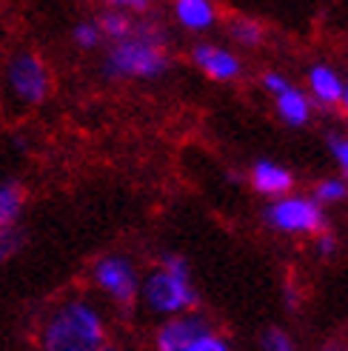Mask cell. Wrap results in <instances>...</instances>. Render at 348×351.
I'll list each match as a JSON object with an SVG mask.
<instances>
[{
    "label": "cell",
    "instance_id": "cell-1",
    "mask_svg": "<svg viewBox=\"0 0 348 351\" xmlns=\"http://www.w3.org/2000/svg\"><path fill=\"white\" fill-rule=\"evenodd\" d=\"M100 72L106 80L117 83H151L166 77L171 72V51L166 32L154 21H146L143 14L129 38L109 43Z\"/></svg>",
    "mask_w": 348,
    "mask_h": 351
},
{
    "label": "cell",
    "instance_id": "cell-2",
    "mask_svg": "<svg viewBox=\"0 0 348 351\" xmlns=\"http://www.w3.org/2000/svg\"><path fill=\"white\" fill-rule=\"evenodd\" d=\"M38 346L43 351H103L109 346L106 314L89 297H66L43 317Z\"/></svg>",
    "mask_w": 348,
    "mask_h": 351
},
{
    "label": "cell",
    "instance_id": "cell-3",
    "mask_svg": "<svg viewBox=\"0 0 348 351\" xmlns=\"http://www.w3.org/2000/svg\"><path fill=\"white\" fill-rule=\"evenodd\" d=\"M137 303H143V308L160 320L197 308L200 291L191 277V263L177 252L163 254L158 266H151L140 277V300Z\"/></svg>",
    "mask_w": 348,
    "mask_h": 351
},
{
    "label": "cell",
    "instance_id": "cell-4",
    "mask_svg": "<svg viewBox=\"0 0 348 351\" xmlns=\"http://www.w3.org/2000/svg\"><path fill=\"white\" fill-rule=\"evenodd\" d=\"M263 223L283 237H314L328 226L325 206H320L311 195H297V191L271 197L263 206Z\"/></svg>",
    "mask_w": 348,
    "mask_h": 351
},
{
    "label": "cell",
    "instance_id": "cell-5",
    "mask_svg": "<svg viewBox=\"0 0 348 351\" xmlns=\"http://www.w3.org/2000/svg\"><path fill=\"white\" fill-rule=\"evenodd\" d=\"M6 97L21 109H34L51 95V69L38 51H14L3 66Z\"/></svg>",
    "mask_w": 348,
    "mask_h": 351
},
{
    "label": "cell",
    "instance_id": "cell-6",
    "mask_svg": "<svg viewBox=\"0 0 348 351\" xmlns=\"http://www.w3.org/2000/svg\"><path fill=\"white\" fill-rule=\"evenodd\" d=\"M140 269L123 252L100 254L89 269V283L117 308H132L140 300Z\"/></svg>",
    "mask_w": 348,
    "mask_h": 351
},
{
    "label": "cell",
    "instance_id": "cell-7",
    "mask_svg": "<svg viewBox=\"0 0 348 351\" xmlns=\"http://www.w3.org/2000/svg\"><path fill=\"white\" fill-rule=\"evenodd\" d=\"M188 60L203 77L212 83H234L243 77V58L234 49L214 43V40H197L188 49Z\"/></svg>",
    "mask_w": 348,
    "mask_h": 351
},
{
    "label": "cell",
    "instance_id": "cell-8",
    "mask_svg": "<svg viewBox=\"0 0 348 351\" xmlns=\"http://www.w3.org/2000/svg\"><path fill=\"white\" fill-rule=\"evenodd\" d=\"M208 328H214V323L200 314L197 308L183 311V314H171V317H163L160 326L154 328V348L158 351H188L191 343H195L200 335H206Z\"/></svg>",
    "mask_w": 348,
    "mask_h": 351
},
{
    "label": "cell",
    "instance_id": "cell-9",
    "mask_svg": "<svg viewBox=\"0 0 348 351\" xmlns=\"http://www.w3.org/2000/svg\"><path fill=\"white\" fill-rule=\"evenodd\" d=\"M246 186L254 189V195L260 197H280V195H288L297 186V178L294 171L286 166V163H277V160H269V157H260L254 160L246 171Z\"/></svg>",
    "mask_w": 348,
    "mask_h": 351
},
{
    "label": "cell",
    "instance_id": "cell-10",
    "mask_svg": "<svg viewBox=\"0 0 348 351\" xmlns=\"http://www.w3.org/2000/svg\"><path fill=\"white\" fill-rule=\"evenodd\" d=\"M269 97L274 103L277 120H280L283 126H288V129H303V126H308V123L314 120V112H317L314 100H311L308 92L300 89L294 80L283 83L280 89H277L274 95H269Z\"/></svg>",
    "mask_w": 348,
    "mask_h": 351
},
{
    "label": "cell",
    "instance_id": "cell-11",
    "mask_svg": "<svg viewBox=\"0 0 348 351\" xmlns=\"http://www.w3.org/2000/svg\"><path fill=\"white\" fill-rule=\"evenodd\" d=\"M343 89H345V80H343V75L337 72L332 63L308 66V72H306V92H308L311 100H314L317 109H325V112L340 109Z\"/></svg>",
    "mask_w": 348,
    "mask_h": 351
},
{
    "label": "cell",
    "instance_id": "cell-12",
    "mask_svg": "<svg viewBox=\"0 0 348 351\" xmlns=\"http://www.w3.org/2000/svg\"><path fill=\"white\" fill-rule=\"evenodd\" d=\"M171 17L183 32L208 34L220 23L217 0H171Z\"/></svg>",
    "mask_w": 348,
    "mask_h": 351
},
{
    "label": "cell",
    "instance_id": "cell-13",
    "mask_svg": "<svg viewBox=\"0 0 348 351\" xmlns=\"http://www.w3.org/2000/svg\"><path fill=\"white\" fill-rule=\"evenodd\" d=\"M26 197V186L17 178H0V229H12L21 223Z\"/></svg>",
    "mask_w": 348,
    "mask_h": 351
},
{
    "label": "cell",
    "instance_id": "cell-14",
    "mask_svg": "<svg viewBox=\"0 0 348 351\" xmlns=\"http://www.w3.org/2000/svg\"><path fill=\"white\" fill-rule=\"evenodd\" d=\"M229 38L240 46V49H260L266 43V26L249 14H237L229 21Z\"/></svg>",
    "mask_w": 348,
    "mask_h": 351
},
{
    "label": "cell",
    "instance_id": "cell-15",
    "mask_svg": "<svg viewBox=\"0 0 348 351\" xmlns=\"http://www.w3.org/2000/svg\"><path fill=\"white\" fill-rule=\"evenodd\" d=\"M137 21L140 17L137 14H129V12H120V9H103L100 17H97V23L103 29V38H106V43H114V40H123L129 38V34L134 32Z\"/></svg>",
    "mask_w": 348,
    "mask_h": 351
},
{
    "label": "cell",
    "instance_id": "cell-16",
    "mask_svg": "<svg viewBox=\"0 0 348 351\" xmlns=\"http://www.w3.org/2000/svg\"><path fill=\"white\" fill-rule=\"evenodd\" d=\"M311 197H314L320 206H340L348 200V180L343 174H334V178H323L314 183V191H311Z\"/></svg>",
    "mask_w": 348,
    "mask_h": 351
},
{
    "label": "cell",
    "instance_id": "cell-17",
    "mask_svg": "<svg viewBox=\"0 0 348 351\" xmlns=\"http://www.w3.org/2000/svg\"><path fill=\"white\" fill-rule=\"evenodd\" d=\"M72 40H75V46L83 49V51L103 49V43H106V38H103V29H100L97 21H80V23H75Z\"/></svg>",
    "mask_w": 348,
    "mask_h": 351
},
{
    "label": "cell",
    "instance_id": "cell-18",
    "mask_svg": "<svg viewBox=\"0 0 348 351\" xmlns=\"http://www.w3.org/2000/svg\"><path fill=\"white\" fill-rule=\"evenodd\" d=\"M260 348L263 351H294V337L280 326H269L260 335Z\"/></svg>",
    "mask_w": 348,
    "mask_h": 351
},
{
    "label": "cell",
    "instance_id": "cell-19",
    "mask_svg": "<svg viewBox=\"0 0 348 351\" xmlns=\"http://www.w3.org/2000/svg\"><path fill=\"white\" fill-rule=\"evenodd\" d=\"M328 154L337 163L340 174L348 180V132H332L328 134Z\"/></svg>",
    "mask_w": 348,
    "mask_h": 351
},
{
    "label": "cell",
    "instance_id": "cell-20",
    "mask_svg": "<svg viewBox=\"0 0 348 351\" xmlns=\"http://www.w3.org/2000/svg\"><path fill=\"white\" fill-rule=\"evenodd\" d=\"M23 243H26V237H23V232L17 229V226H12V229H0V266L9 263L17 252H21Z\"/></svg>",
    "mask_w": 348,
    "mask_h": 351
},
{
    "label": "cell",
    "instance_id": "cell-21",
    "mask_svg": "<svg viewBox=\"0 0 348 351\" xmlns=\"http://www.w3.org/2000/svg\"><path fill=\"white\" fill-rule=\"evenodd\" d=\"M311 243H314V252H317L320 257H325V260H332V257L340 252V237H337L334 232H328V226H325V229H320L314 237H311Z\"/></svg>",
    "mask_w": 348,
    "mask_h": 351
},
{
    "label": "cell",
    "instance_id": "cell-22",
    "mask_svg": "<svg viewBox=\"0 0 348 351\" xmlns=\"http://www.w3.org/2000/svg\"><path fill=\"white\" fill-rule=\"evenodd\" d=\"M109 9H120V12H129V14H137V17H143L149 14L151 9V0H103Z\"/></svg>",
    "mask_w": 348,
    "mask_h": 351
},
{
    "label": "cell",
    "instance_id": "cell-23",
    "mask_svg": "<svg viewBox=\"0 0 348 351\" xmlns=\"http://www.w3.org/2000/svg\"><path fill=\"white\" fill-rule=\"evenodd\" d=\"M340 112L348 117V80H345V89H343V97H340Z\"/></svg>",
    "mask_w": 348,
    "mask_h": 351
},
{
    "label": "cell",
    "instance_id": "cell-24",
    "mask_svg": "<svg viewBox=\"0 0 348 351\" xmlns=\"http://www.w3.org/2000/svg\"><path fill=\"white\" fill-rule=\"evenodd\" d=\"M286 303H288V308H291V311L297 308V294H294L291 289H286Z\"/></svg>",
    "mask_w": 348,
    "mask_h": 351
}]
</instances>
